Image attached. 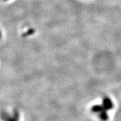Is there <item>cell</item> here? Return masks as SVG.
<instances>
[{"instance_id":"obj_1","label":"cell","mask_w":121,"mask_h":121,"mask_svg":"<svg viewBox=\"0 0 121 121\" xmlns=\"http://www.w3.org/2000/svg\"><path fill=\"white\" fill-rule=\"evenodd\" d=\"M113 108V103L109 98L103 99L102 105H96L93 106L92 111L95 113L98 114V116L101 120L106 121L108 119L107 111Z\"/></svg>"}]
</instances>
